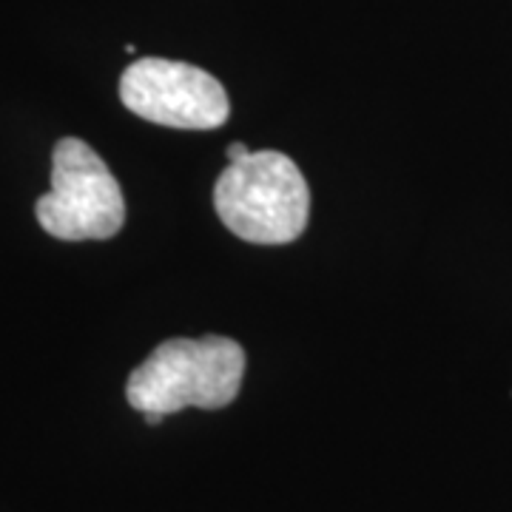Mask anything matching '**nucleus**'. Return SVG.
<instances>
[{
    "label": "nucleus",
    "mask_w": 512,
    "mask_h": 512,
    "mask_svg": "<svg viewBox=\"0 0 512 512\" xmlns=\"http://www.w3.org/2000/svg\"><path fill=\"white\" fill-rule=\"evenodd\" d=\"M120 100L148 123L185 131L220 128L231 114V100L214 74L165 57L134 60L120 77Z\"/></svg>",
    "instance_id": "obj_4"
},
{
    "label": "nucleus",
    "mask_w": 512,
    "mask_h": 512,
    "mask_svg": "<svg viewBox=\"0 0 512 512\" xmlns=\"http://www.w3.org/2000/svg\"><path fill=\"white\" fill-rule=\"evenodd\" d=\"M225 154H228V163H239V160H245L251 154V148L245 146V143H231V146L225 148Z\"/></svg>",
    "instance_id": "obj_5"
},
{
    "label": "nucleus",
    "mask_w": 512,
    "mask_h": 512,
    "mask_svg": "<svg viewBox=\"0 0 512 512\" xmlns=\"http://www.w3.org/2000/svg\"><path fill=\"white\" fill-rule=\"evenodd\" d=\"M46 234L63 242L111 239L126 222V200L89 143L66 137L52 151V188L35 205Z\"/></svg>",
    "instance_id": "obj_3"
},
{
    "label": "nucleus",
    "mask_w": 512,
    "mask_h": 512,
    "mask_svg": "<svg viewBox=\"0 0 512 512\" xmlns=\"http://www.w3.org/2000/svg\"><path fill=\"white\" fill-rule=\"evenodd\" d=\"M222 225L254 245H288L311 217V188L299 165L279 151H251L228 163L214 185Z\"/></svg>",
    "instance_id": "obj_2"
},
{
    "label": "nucleus",
    "mask_w": 512,
    "mask_h": 512,
    "mask_svg": "<svg viewBox=\"0 0 512 512\" xmlns=\"http://www.w3.org/2000/svg\"><path fill=\"white\" fill-rule=\"evenodd\" d=\"M245 350L228 336L168 339L128 376V404L146 416H171L185 407L220 410L239 396Z\"/></svg>",
    "instance_id": "obj_1"
}]
</instances>
